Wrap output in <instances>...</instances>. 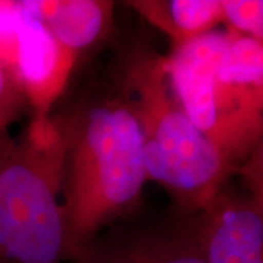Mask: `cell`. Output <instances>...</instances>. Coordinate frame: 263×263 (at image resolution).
I'll return each mask as SVG.
<instances>
[{"mask_svg": "<svg viewBox=\"0 0 263 263\" xmlns=\"http://www.w3.org/2000/svg\"><path fill=\"white\" fill-rule=\"evenodd\" d=\"M162 60L184 113L233 170L262 136L263 41L212 29Z\"/></svg>", "mask_w": 263, "mask_h": 263, "instance_id": "obj_1", "label": "cell"}, {"mask_svg": "<svg viewBox=\"0 0 263 263\" xmlns=\"http://www.w3.org/2000/svg\"><path fill=\"white\" fill-rule=\"evenodd\" d=\"M66 138L62 189L72 253L116 216L129 212L146 179L139 120L127 100H95L63 129Z\"/></svg>", "mask_w": 263, "mask_h": 263, "instance_id": "obj_2", "label": "cell"}, {"mask_svg": "<svg viewBox=\"0 0 263 263\" xmlns=\"http://www.w3.org/2000/svg\"><path fill=\"white\" fill-rule=\"evenodd\" d=\"M66 138L34 119L21 143L0 146V263H62L72 254L59 192Z\"/></svg>", "mask_w": 263, "mask_h": 263, "instance_id": "obj_3", "label": "cell"}, {"mask_svg": "<svg viewBox=\"0 0 263 263\" xmlns=\"http://www.w3.org/2000/svg\"><path fill=\"white\" fill-rule=\"evenodd\" d=\"M124 85L141 124L146 179L165 186L187 206H208L231 168L184 113L162 57H135Z\"/></svg>", "mask_w": 263, "mask_h": 263, "instance_id": "obj_4", "label": "cell"}, {"mask_svg": "<svg viewBox=\"0 0 263 263\" xmlns=\"http://www.w3.org/2000/svg\"><path fill=\"white\" fill-rule=\"evenodd\" d=\"M195 231L206 263H263L262 196L218 192L203 209Z\"/></svg>", "mask_w": 263, "mask_h": 263, "instance_id": "obj_5", "label": "cell"}, {"mask_svg": "<svg viewBox=\"0 0 263 263\" xmlns=\"http://www.w3.org/2000/svg\"><path fill=\"white\" fill-rule=\"evenodd\" d=\"M21 5V2H19ZM13 73L22 95L34 108L35 119H48V111L66 82L75 54L60 46L48 29L22 8Z\"/></svg>", "mask_w": 263, "mask_h": 263, "instance_id": "obj_6", "label": "cell"}, {"mask_svg": "<svg viewBox=\"0 0 263 263\" xmlns=\"http://www.w3.org/2000/svg\"><path fill=\"white\" fill-rule=\"evenodd\" d=\"M21 5L75 56L103 37L113 10V3L100 0H25Z\"/></svg>", "mask_w": 263, "mask_h": 263, "instance_id": "obj_7", "label": "cell"}, {"mask_svg": "<svg viewBox=\"0 0 263 263\" xmlns=\"http://www.w3.org/2000/svg\"><path fill=\"white\" fill-rule=\"evenodd\" d=\"M78 263H206L195 233L146 235L111 249L81 250Z\"/></svg>", "mask_w": 263, "mask_h": 263, "instance_id": "obj_8", "label": "cell"}, {"mask_svg": "<svg viewBox=\"0 0 263 263\" xmlns=\"http://www.w3.org/2000/svg\"><path fill=\"white\" fill-rule=\"evenodd\" d=\"M129 5L168 34L174 47L211 32L222 21L221 0H149Z\"/></svg>", "mask_w": 263, "mask_h": 263, "instance_id": "obj_9", "label": "cell"}, {"mask_svg": "<svg viewBox=\"0 0 263 263\" xmlns=\"http://www.w3.org/2000/svg\"><path fill=\"white\" fill-rule=\"evenodd\" d=\"M222 21L231 31L254 40H263L262 0H221Z\"/></svg>", "mask_w": 263, "mask_h": 263, "instance_id": "obj_10", "label": "cell"}, {"mask_svg": "<svg viewBox=\"0 0 263 263\" xmlns=\"http://www.w3.org/2000/svg\"><path fill=\"white\" fill-rule=\"evenodd\" d=\"M22 9L19 2L0 0V65L13 73ZM15 75V73H13Z\"/></svg>", "mask_w": 263, "mask_h": 263, "instance_id": "obj_11", "label": "cell"}, {"mask_svg": "<svg viewBox=\"0 0 263 263\" xmlns=\"http://www.w3.org/2000/svg\"><path fill=\"white\" fill-rule=\"evenodd\" d=\"M22 97L15 75L0 65V130L13 119Z\"/></svg>", "mask_w": 263, "mask_h": 263, "instance_id": "obj_12", "label": "cell"}]
</instances>
